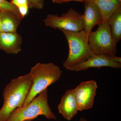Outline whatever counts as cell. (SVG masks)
<instances>
[{"mask_svg":"<svg viewBox=\"0 0 121 121\" xmlns=\"http://www.w3.org/2000/svg\"><path fill=\"white\" fill-rule=\"evenodd\" d=\"M32 84L29 73L11 80L3 93L4 104L0 109V121H6L17 108L23 106Z\"/></svg>","mask_w":121,"mask_h":121,"instance_id":"6da1fadb","label":"cell"},{"mask_svg":"<svg viewBox=\"0 0 121 121\" xmlns=\"http://www.w3.org/2000/svg\"><path fill=\"white\" fill-rule=\"evenodd\" d=\"M62 73L58 66L52 63H38L31 68L29 73L31 76L32 84L23 106L27 105L39 93L58 81Z\"/></svg>","mask_w":121,"mask_h":121,"instance_id":"7a4b0ae2","label":"cell"},{"mask_svg":"<svg viewBox=\"0 0 121 121\" xmlns=\"http://www.w3.org/2000/svg\"><path fill=\"white\" fill-rule=\"evenodd\" d=\"M60 31L65 36L69 47L67 58L63 63L66 69L83 62L94 55L89 47V34L84 30L75 32Z\"/></svg>","mask_w":121,"mask_h":121,"instance_id":"3957f363","label":"cell"},{"mask_svg":"<svg viewBox=\"0 0 121 121\" xmlns=\"http://www.w3.org/2000/svg\"><path fill=\"white\" fill-rule=\"evenodd\" d=\"M48 89L42 91L27 105L17 108L11 113L6 121H24L36 119L43 115L48 120H56L48 103Z\"/></svg>","mask_w":121,"mask_h":121,"instance_id":"277c9868","label":"cell"},{"mask_svg":"<svg viewBox=\"0 0 121 121\" xmlns=\"http://www.w3.org/2000/svg\"><path fill=\"white\" fill-rule=\"evenodd\" d=\"M88 41L94 54L116 56L117 43L113 39L107 22H103L96 31L89 33Z\"/></svg>","mask_w":121,"mask_h":121,"instance_id":"5b68a950","label":"cell"},{"mask_svg":"<svg viewBox=\"0 0 121 121\" xmlns=\"http://www.w3.org/2000/svg\"><path fill=\"white\" fill-rule=\"evenodd\" d=\"M43 21L47 27L60 30L77 32L84 29L83 14L72 8L60 16L48 14Z\"/></svg>","mask_w":121,"mask_h":121,"instance_id":"8992f818","label":"cell"},{"mask_svg":"<svg viewBox=\"0 0 121 121\" xmlns=\"http://www.w3.org/2000/svg\"><path fill=\"white\" fill-rule=\"evenodd\" d=\"M97 88L96 82L91 80L83 82L73 89L79 111L93 107Z\"/></svg>","mask_w":121,"mask_h":121,"instance_id":"52a82bcc","label":"cell"},{"mask_svg":"<svg viewBox=\"0 0 121 121\" xmlns=\"http://www.w3.org/2000/svg\"><path fill=\"white\" fill-rule=\"evenodd\" d=\"M103 67L121 68V57L110 56L101 54H94L86 61L67 69L78 71L85 70L92 68H99Z\"/></svg>","mask_w":121,"mask_h":121,"instance_id":"ba28073f","label":"cell"},{"mask_svg":"<svg viewBox=\"0 0 121 121\" xmlns=\"http://www.w3.org/2000/svg\"><path fill=\"white\" fill-rule=\"evenodd\" d=\"M84 11L83 14V26L87 33H90L95 25H99L103 22L102 16L99 8L92 2L84 1Z\"/></svg>","mask_w":121,"mask_h":121,"instance_id":"9c48e42d","label":"cell"},{"mask_svg":"<svg viewBox=\"0 0 121 121\" xmlns=\"http://www.w3.org/2000/svg\"><path fill=\"white\" fill-rule=\"evenodd\" d=\"M59 112L65 119L71 120L79 111L73 89L66 91L58 106Z\"/></svg>","mask_w":121,"mask_h":121,"instance_id":"30bf717a","label":"cell"},{"mask_svg":"<svg viewBox=\"0 0 121 121\" xmlns=\"http://www.w3.org/2000/svg\"><path fill=\"white\" fill-rule=\"evenodd\" d=\"M22 38L17 32H0V50L8 54H17L21 50Z\"/></svg>","mask_w":121,"mask_h":121,"instance_id":"8fae6325","label":"cell"},{"mask_svg":"<svg viewBox=\"0 0 121 121\" xmlns=\"http://www.w3.org/2000/svg\"><path fill=\"white\" fill-rule=\"evenodd\" d=\"M22 19L13 12L0 10V32H17Z\"/></svg>","mask_w":121,"mask_h":121,"instance_id":"7c38bea8","label":"cell"},{"mask_svg":"<svg viewBox=\"0 0 121 121\" xmlns=\"http://www.w3.org/2000/svg\"><path fill=\"white\" fill-rule=\"evenodd\" d=\"M94 3L100 9L103 22H107L111 15L121 6V0H84Z\"/></svg>","mask_w":121,"mask_h":121,"instance_id":"4fadbf2b","label":"cell"},{"mask_svg":"<svg viewBox=\"0 0 121 121\" xmlns=\"http://www.w3.org/2000/svg\"><path fill=\"white\" fill-rule=\"evenodd\" d=\"M107 22L110 28L113 39L117 43L121 39V6L111 14Z\"/></svg>","mask_w":121,"mask_h":121,"instance_id":"5bb4252c","label":"cell"},{"mask_svg":"<svg viewBox=\"0 0 121 121\" xmlns=\"http://www.w3.org/2000/svg\"><path fill=\"white\" fill-rule=\"evenodd\" d=\"M10 2L18 9L22 19L28 13L29 7L27 0H11Z\"/></svg>","mask_w":121,"mask_h":121,"instance_id":"9a60e30c","label":"cell"},{"mask_svg":"<svg viewBox=\"0 0 121 121\" xmlns=\"http://www.w3.org/2000/svg\"><path fill=\"white\" fill-rule=\"evenodd\" d=\"M0 10L11 11L22 19L17 8L7 0H0Z\"/></svg>","mask_w":121,"mask_h":121,"instance_id":"2e32d148","label":"cell"},{"mask_svg":"<svg viewBox=\"0 0 121 121\" xmlns=\"http://www.w3.org/2000/svg\"><path fill=\"white\" fill-rule=\"evenodd\" d=\"M30 8H35L41 10L44 6V0H27Z\"/></svg>","mask_w":121,"mask_h":121,"instance_id":"e0dca14e","label":"cell"},{"mask_svg":"<svg viewBox=\"0 0 121 121\" xmlns=\"http://www.w3.org/2000/svg\"><path fill=\"white\" fill-rule=\"evenodd\" d=\"M72 1H77V2H84V0H52V3L54 4H61Z\"/></svg>","mask_w":121,"mask_h":121,"instance_id":"ac0fdd59","label":"cell"},{"mask_svg":"<svg viewBox=\"0 0 121 121\" xmlns=\"http://www.w3.org/2000/svg\"><path fill=\"white\" fill-rule=\"evenodd\" d=\"M79 121H87V120L86 118L83 117H81L79 118Z\"/></svg>","mask_w":121,"mask_h":121,"instance_id":"d6986e66","label":"cell"},{"mask_svg":"<svg viewBox=\"0 0 121 121\" xmlns=\"http://www.w3.org/2000/svg\"><path fill=\"white\" fill-rule=\"evenodd\" d=\"M33 121L32 120H26V121Z\"/></svg>","mask_w":121,"mask_h":121,"instance_id":"ffe728a7","label":"cell"},{"mask_svg":"<svg viewBox=\"0 0 121 121\" xmlns=\"http://www.w3.org/2000/svg\"><path fill=\"white\" fill-rule=\"evenodd\" d=\"M0 28H1V23H0Z\"/></svg>","mask_w":121,"mask_h":121,"instance_id":"44dd1931","label":"cell"}]
</instances>
